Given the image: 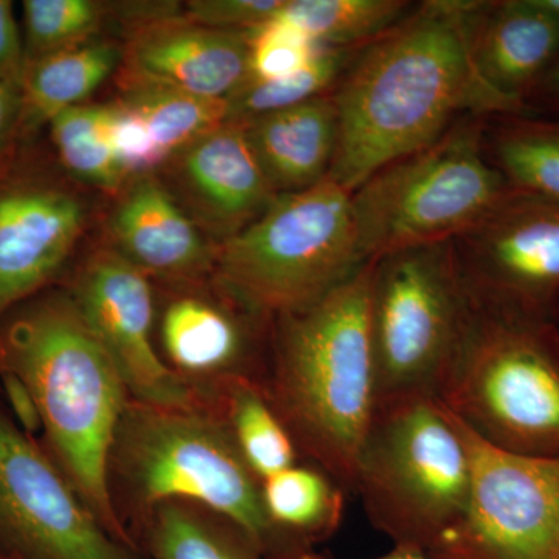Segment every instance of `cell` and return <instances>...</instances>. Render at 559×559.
Returning a JSON list of instances; mask_svg holds the SVG:
<instances>
[{"mask_svg":"<svg viewBox=\"0 0 559 559\" xmlns=\"http://www.w3.org/2000/svg\"><path fill=\"white\" fill-rule=\"evenodd\" d=\"M473 3H421L349 62L333 91L337 145L329 175L349 193L460 120L524 114L489 90L474 66Z\"/></svg>","mask_w":559,"mask_h":559,"instance_id":"6da1fadb","label":"cell"},{"mask_svg":"<svg viewBox=\"0 0 559 559\" xmlns=\"http://www.w3.org/2000/svg\"><path fill=\"white\" fill-rule=\"evenodd\" d=\"M0 374L24 385L50 457L110 535L135 549L109 489L110 451L130 395L68 289L44 290L0 320Z\"/></svg>","mask_w":559,"mask_h":559,"instance_id":"7a4b0ae2","label":"cell"},{"mask_svg":"<svg viewBox=\"0 0 559 559\" xmlns=\"http://www.w3.org/2000/svg\"><path fill=\"white\" fill-rule=\"evenodd\" d=\"M371 272L373 261L318 304L272 320L261 381L304 462L347 492L377 411Z\"/></svg>","mask_w":559,"mask_h":559,"instance_id":"3957f363","label":"cell"},{"mask_svg":"<svg viewBox=\"0 0 559 559\" xmlns=\"http://www.w3.org/2000/svg\"><path fill=\"white\" fill-rule=\"evenodd\" d=\"M109 489L124 525L164 503L190 502L231 522L270 559L290 551L221 411L128 400L110 451Z\"/></svg>","mask_w":559,"mask_h":559,"instance_id":"277c9868","label":"cell"},{"mask_svg":"<svg viewBox=\"0 0 559 559\" xmlns=\"http://www.w3.org/2000/svg\"><path fill=\"white\" fill-rule=\"evenodd\" d=\"M366 263L352 193L329 176L280 194L259 219L221 242L212 285L272 322L318 304Z\"/></svg>","mask_w":559,"mask_h":559,"instance_id":"5b68a950","label":"cell"},{"mask_svg":"<svg viewBox=\"0 0 559 559\" xmlns=\"http://www.w3.org/2000/svg\"><path fill=\"white\" fill-rule=\"evenodd\" d=\"M469 484L465 433L439 400L377 406L353 492L371 524L395 546L432 550L462 516Z\"/></svg>","mask_w":559,"mask_h":559,"instance_id":"8992f818","label":"cell"},{"mask_svg":"<svg viewBox=\"0 0 559 559\" xmlns=\"http://www.w3.org/2000/svg\"><path fill=\"white\" fill-rule=\"evenodd\" d=\"M439 401L474 436L499 450L559 459L557 326L474 307Z\"/></svg>","mask_w":559,"mask_h":559,"instance_id":"52a82bcc","label":"cell"},{"mask_svg":"<svg viewBox=\"0 0 559 559\" xmlns=\"http://www.w3.org/2000/svg\"><path fill=\"white\" fill-rule=\"evenodd\" d=\"M485 119L460 120L432 145L374 173L352 193L364 260L454 241L511 189L488 159Z\"/></svg>","mask_w":559,"mask_h":559,"instance_id":"ba28073f","label":"cell"},{"mask_svg":"<svg viewBox=\"0 0 559 559\" xmlns=\"http://www.w3.org/2000/svg\"><path fill=\"white\" fill-rule=\"evenodd\" d=\"M473 314L452 241L396 250L374 260L370 340L377 406L407 399L439 400Z\"/></svg>","mask_w":559,"mask_h":559,"instance_id":"9c48e42d","label":"cell"},{"mask_svg":"<svg viewBox=\"0 0 559 559\" xmlns=\"http://www.w3.org/2000/svg\"><path fill=\"white\" fill-rule=\"evenodd\" d=\"M460 426L471 455L468 500L430 557L559 559V459L499 450Z\"/></svg>","mask_w":559,"mask_h":559,"instance_id":"30bf717a","label":"cell"},{"mask_svg":"<svg viewBox=\"0 0 559 559\" xmlns=\"http://www.w3.org/2000/svg\"><path fill=\"white\" fill-rule=\"evenodd\" d=\"M474 307L554 322L559 311V202L511 189L452 241Z\"/></svg>","mask_w":559,"mask_h":559,"instance_id":"8fae6325","label":"cell"},{"mask_svg":"<svg viewBox=\"0 0 559 559\" xmlns=\"http://www.w3.org/2000/svg\"><path fill=\"white\" fill-rule=\"evenodd\" d=\"M0 551L10 559H140L110 535L49 452L2 411Z\"/></svg>","mask_w":559,"mask_h":559,"instance_id":"7c38bea8","label":"cell"},{"mask_svg":"<svg viewBox=\"0 0 559 559\" xmlns=\"http://www.w3.org/2000/svg\"><path fill=\"white\" fill-rule=\"evenodd\" d=\"M153 283L130 260L103 245L81 261L66 289L116 364L131 400L219 411L218 401L183 381L162 359L154 337Z\"/></svg>","mask_w":559,"mask_h":559,"instance_id":"4fadbf2b","label":"cell"},{"mask_svg":"<svg viewBox=\"0 0 559 559\" xmlns=\"http://www.w3.org/2000/svg\"><path fill=\"white\" fill-rule=\"evenodd\" d=\"M79 183L44 171H0V320L49 289L90 226Z\"/></svg>","mask_w":559,"mask_h":559,"instance_id":"5bb4252c","label":"cell"},{"mask_svg":"<svg viewBox=\"0 0 559 559\" xmlns=\"http://www.w3.org/2000/svg\"><path fill=\"white\" fill-rule=\"evenodd\" d=\"M271 325L212 283L175 288L162 310L157 348L183 381L219 400V390L230 382L249 380L261 385Z\"/></svg>","mask_w":559,"mask_h":559,"instance_id":"9a60e30c","label":"cell"},{"mask_svg":"<svg viewBox=\"0 0 559 559\" xmlns=\"http://www.w3.org/2000/svg\"><path fill=\"white\" fill-rule=\"evenodd\" d=\"M159 178L216 245L249 227L280 197L261 168L245 123L235 120L173 156Z\"/></svg>","mask_w":559,"mask_h":559,"instance_id":"2e32d148","label":"cell"},{"mask_svg":"<svg viewBox=\"0 0 559 559\" xmlns=\"http://www.w3.org/2000/svg\"><path fill=\"white\" fill-rule=\"evenodd\" d=\"M117 83H150L227 100L250 80V32L219 31L186 14L124 35Z\"/></svg>","mask_w":559,"mask_h":559,"instance_id":"e0dca14e","label":"cell"},{"mask_svg":"<svg viewBox=\"0 0 559 559\" xmlns=\"http://www.w3.org/2000/svg\"><path fill=\"white\" fill-rule=\"evenodd\" d=\"M108 245L170 288L212 283L218 246L176 201L159 175L140 176L114 197Z\"/></svg>","mask_w":559,"mask_h":559,"instance_id":"ac0fdd59","label":"cell"},{"mask_svg":"<svg viewBox=\"0 0 559 559\" xmlns=\"http://www.w3.org/2000/svg\"><path fill=\"white\" fill-rule=\"evenodd\" d=\"M471 57L485 84L522 112L559 60V21L533 0L474 2Z\"/></svg>","mask_w":559,"mask_h":559,"instance_id":"d6986e66","label":"cell"},{"mask_svg":"<svg viewBox=\"0 0 559 559\" xmlns=\"http://www.w3.org/2000/svg\"><path fill=\"white\" fill-rule=\"evenodd\" d=\"M261 168L278 194L311 189L329 178L337 145L333 92L245 123Z\"/></svg>","mask_w":559,"mask_h":559,"instance_id":"ffe728a7","label":"cell"},{"mask_svg":"<svg viewBox=\"0 0 559 559\" xmlns=\"http://www.w3.org/2000/svg\"><path fill=\"white\" fill-rule=\"evenodd\" d=\"M121 44L98 38L28 62L22 83V138L47 127L64 110L87 98L119 72Z\"/></svg>","mask_w":559,"mask_h":559,"instance_id":"44dd1931","label":"cell"},{"mask_svg":"<svg viewBox=\"0 0 559 559\" xmlns=\"http://www.w3.org/2000/svg\"><path fill=\"white\" fill-rule=\"evenodd\" d=\"M345 489L325 471L300 462L261 481L267 520L290 551L310 549L340 527Z\"/></svg>","mask_w":559,"mask_h":559,"instance_id":"7402d4cb","label":"cell"},{"mask_svg":"<svg viewBox=\"0 0 559 559\" xmlns=\"http://www.w3.org/2000/svg\"><path fill=\"white\" fill-rule=\"evenodd\" d=\"M485 120V153L510 189L559 202V119L530 114Z\"/></svg>","mask_w":559,"mask_h":559,"instance_id":"603a6c76","label":"cell"},{"mask_svg":"<svg viewBox=\"0 0 559 559\" xmlns=\"http://www.w3.org/2000/svg\"><path fill=\"white\" fill-rule=\"evenodd\" d=\"M139 525L151 559H270L240 528L197 503H164Z\"/></svg>","mask_w":559,"mask_h":559,"instance_id":"cb8c5ba5","label":"cell"},{"mask_svg":"<svg viewBox=\"0 0 559 559\" xmlns=\"http://www.w3.org/2000/svg\"><path fill=\"white\" fill-rule=\"evenodd\" d=\"M219 406L242 460L260 481L304 462L288 428L257 382H230L219 390Z\"/></svg>","mask_w":559,"mask_h":559,"instance_id":"d4e9b609","label":"cell"},{"mask_svg":"<svg viewBox=\"0 0 559 559\" xmlns=\"http://www.w3.org/2000/svg\"><path fill=\"white\" fill-rule=\"evenodd\" d=\"M58 162L81 187L116 197L128 176L110 135V103H84L64 110L47 124Z\"/></svg>","mask_w":559,"mask_h":559,"instance_id":"484cf974","label":"cell"},{"mask_svg":"<svg viewBox=\"0 0 559 559\" xmlns=\"http://www.w3.org/2000/svg\"><path fill=\"white\" fill-rule=\"evenodd\" d=\"M403 0H286L278 21L319 46L359 49L409 14Z\"/></svg>","mask_w":559,"mask_h":559,"instance_id":"4316f807","label":"cell"},{"mask_svg":"<svg viewBox=\"0 0 559 559\" xmlns=\"http://www.w3.org/2000/svg\"><path fill=\"white\" fill-rule=\"evenodd\" d=\"M117 100L148 121L168 160L230 120L229 102L150 83H119Z\"/></svg>","mask_w":559,"mask_h":559,"instance_id":"83f0119b","label":"cell"},{"mask_svg":"<svg viewBox=\"0 0 559 559\" xmlns=\"http://www.w3.org/2000/svg\"><path fill=\"white\" fill-rule=\"evenodd\" d=\"M359 49L322 46L314 60L294 75L274 81L249 80L229 98L230 120L248 123L257 117L331 94Z\"/></svg>","mask_w":559,"mask_h":559,"instance_id":"f1b7e54d","label":"cell"},{"mask_svg":"<svg viewBox=\"0 0 559 559\" xmlns=\"http://www.w3.org/2000/svg\"><path fill=\"white\" fill-rule=\"evenodd\" d=\"M24 43L28 62L102 38L109 2L25 0Z\"/></svg>","mask_w":559,"mask_h":559,"instance_id":"f546056e","label":"cell"},{"mask_svg":"<svg viewBox=\"0 0 559 559\" xmlns=\"http://www.w3.org/2000/svg\"><path fill=\"white\" fill-rule=\"evenodd\" d=\"M320 47L283 21L255 28L250 32V80L274 81L294 75L314 60Z\"/></svg>","mask_w":559,"mask_h":559,"instance_id":"4dcf8cb0","label":"cell"},{"mask_svg":"<svg viewBox=\"0 0 559 559\" xmlns=\"http://www.w3.org/2000/svg\"><path fill=\"white\" fill-rule=\"evenodd\" d=\"M110 135L128 179L159 175L168 162L142 114L120 100L110 103Z\"/></svg>","mask_w":559,"mask_h":559,"instance_id":"1f68e13d","label":"cell"},{"mask_svg":"<svg viewBox=\"0 0 559 559\" xmlns=\"http://www.w3.org/2000/svg\"><path fill=\"white\" fill-rule=\"evenodd\" d=\"M286 0H190L183 14L219 31L252 32L277 20Z\"/></svg>","mask_w":559,"mask_h":559,"instance_id":"d6a6232c","label":"cell"},{"mask_svg":"<svg viewBox=\"0 0 559 559\" xmlns=\"http://www.w3.org/2000/svg\"><path fill=\"white\" fill-rule=\"evenodd\" d=\"M27 70L24 36L14 16L13 3L0 0V83L21 91Z\"/></svg>","mask_w":559,"mask_h":559,"instance_id":"836d02e7","label":"cell"},{"mask_svg":"<svg viewBox=\"0 0 559 559\" xmlns=\"http://www.w3.org/2000/svg\"><path fill=\"white\" fill-rule=\"evenodd\" d=\"M22 139L21 91L0 83V171L10 167L14 148Z\"/></svg>","mask_w":559,"mask_h":559,"instance_id":"e575fe53","label":"cell"},{"mask_svg":"<svg viewBox=\"0 0 559 559\" xmlns=\"http://www.w3.org/2000/svg\"><path fill=\"white\" fill-rule=\"evenodd\" d=\"M535 103H538L543 108L559 112V60L557 64L549 70L546 79L540 81L538 90H536L535 94L530 98L527 105L528 110L530 105H535Z\"/></svg>","mask_w":559,"mask_h":559,"instance_id":"d590c367","label":"cell"},{"mask_svg":"<svg viewBox=\"0 0 559 559\" xmlns=\"http://www.w3.org/2000/svg\"><path fill=\"white\" fill-rule=\"evenodd\" d=\"M277 559H334L329 557H323V555L314 554L311 549H301L296 551H290L288 555H283ZM373 559H436L430 557L426 551H421L418 549H411V547H400L395 546L389 554L382 555V557L373 558Z\"/></svg>","mask_w":559,"mask_h":559,"instance_id":"8d00e7d4","label":"cell"},{"mask_svg":"<svg viewBox=\"0 0 559 559\" xmlns=\"http://www.w3.org/2000/svg\"><path fill=\"white\" fill-rule=\"evenodd\" d=\"M540 10L559 21V0H533Z\"/></svg>","mask_w":559,"mask_h":559,"instance_id":"74e56055","label":"cell"},{"mask_svg":"<svg viewBox=\"0 0 559 559\" xmlns=\"http://www.w3.org/2000/svg\"><path fill=\"white\" fill-rule=\"evenodd\" d=\"M554 325L557 326L558 334H559V311L557 312V316H555Z\"/></svg>","mask_w":559,"mask_h":559,"instance_id":"f35d334b","label":"cell"},{"mask_svg":"<svg viewBox=\"0 0 559 559\" xmlns=\"http://www.w3.org/2000/svg\"><path fill=\"white\" fill-rule=\"evenodd\" d=\"M0 559H10V558L7 557V555H3L2 551H0Z\"/></svg>","mask_w":559,"mask_h":559,"instance_id":"ab89813d","label":"cell"}]
</instances>
